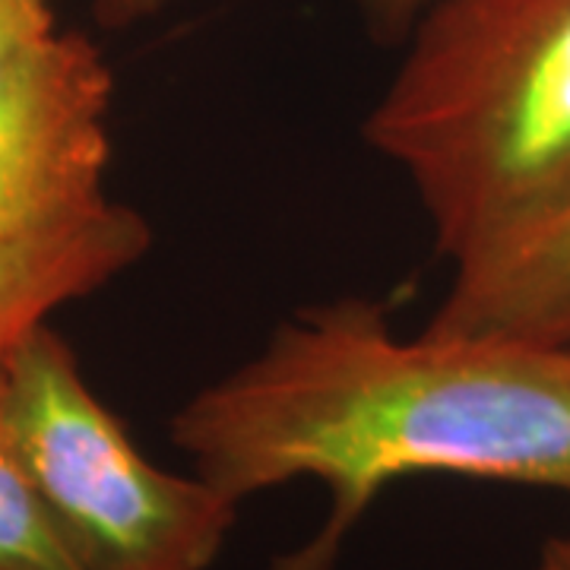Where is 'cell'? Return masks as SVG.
Masks as SVG:
<instances>
[{
  "mask_svg": "<svg viewBox=\"0 0 570 570\" xmlns=\"http://www.w3.org/2000/svg\"><path fill=\"white\" fill-rule=\"evenodd\" d=\"M168 438L238 504L311 479L321 530L273 570H333L371 504L409 475H469L570 494V352L501 336H396L387 307L340 298L288 317L197 390Z\"/></svg>",
  "mask_w": 570,
  "mask_h": 570,
  "instance_id": "6da1fadb",
  "label": "cell"
},
{
  "mask_svg": "<svg viewBox=\"0 0 570 570\" xmlns=\"http://www.w3.org/2000/svg\"><path fill=\"white\" fill-rule=\"evenodd\" d=\"M365 140L466 264L570 206V0H428Z\"/></svg>",
  "mask_w": 570,
  "mask_h": 570,
  "instance_id": "7a4b0ae2",
  "label": "cell"
},
{
  "mask_svg": "<svg viewBox=\"0 0 570 570\" xmlns=\"http://www.w3.org/2000/svg\"><path fill=\"white\" fill-rule=\"evenodd\" d=\"M0 384L13 450L82 570L216 564L242 504L146 460L55 326H32L3 355Z\"/></svg>",
  "mask_w": 570,
  "mask_h": 570,
  "instance_id": "3957f363",
  "label": "cell"
},
{
  "mask_svg": "<svg viewBox=\"0 0 570 570\" xmlns=\"http://www.w3.org/2000/svg\"><path fill=\"white\" fill-rule=\"evenodd\" d=\"M111 70L82 32L0 92V245L108 200Z\"/></svg>",
  "mask_w": 570,
  "mask_h": 570,
  "instance_id": "277c9868",
  "label": "cell"
},
{
  "mask_svg": "<svg viewBox=\"0 0 570 570\" xmlns=\"http://www.w3.org/2000/svg\"><path fill=\"white\" fill-rule=\"evenodd\" d=\"M428 326L570 346V206L453 266L448 295Z\"/></svg>",
  "mask_w": 570,
  "mask_h": 570,
  "instance_id": "5b68a950",
  "label": "cell"
},
{
  "mask_svg": "<svg viewBox=\"0 0 570 570\" xmlns=\"http://www.w3.org/2000/svg\"><path fill=\"white\" fill-rule=\"evenodd\" d=\"M149 245V223L111 197L70 223L0 245V358L58 307L140 264Z\"/></svg>",
  "mask_w": 570,
  "mask_h": 570,
  "instance_id": "8992f818",
  "label": "cell"
},
{
  "mask_svg": "<svg viewBox=\"0 0 570 570\" xmlns=\"http://www.w3.org/2000/svg\"><path fill=\"white\" fill-rule=\"evenodd\" d=\"M0 570H82L13 450L3 419V384H0Z\"/></svg>",
  "mask_w": 570,
  "mask_h": 570,
  "instance_id": "52a82bcc",
  "label": "cell"
},
{
  "mask_svg": "<svg viewBox=\"0 0 570 570\" xmlns=\"http://www.w3.org/2000/svg\"><path fill=\"white\" fill-rule=\"evenodd\" d=\"M63 32L55 0H0V92L39 67Z\"/></svg>",
  "mask_w": 570,
  "mask_h": 570,
  "instance_id": "ba28073f",
  "label": "cell"
},
{
  "mask_svg": "<svg viewBox=\"0 0 570 570\" xmlns=\"http://www.w3.org/2000/svg\"><path fill=\"white\" fill-rule=\"evenodd\" d=\"M428 0H362L371 36L384 45L403 41Z\"/></svg>",
  "mask_w": 570,
  "mask_h": 570,
  "instance_id": "9c48e42d",
  "label": "cell"
},
{
  "mask_svg": "<svg viewBox=\"0 0 570 570\" xmlns=\"http://www.w3.org/2000/svg\"><path fill=\"white\" fill-rule=\"evenodd\" d=\"M175 0H92V13L102 29L124 32L134 29L140 22L156 20L165 7H171Z\"/></svg>",
  "mask_w": 570,
  "mask_h": 570,
  "instance_id": "30bf717a",
  "label": "cell"
},
{
  "mask_svg": "<svg viewBox=\"0 0 570 570\" xmlns=\"http://www.w3.org/2000/svg\"><path fill=\"white\" fill-rule=\"evenodd\" d=\"M532 570H570V532L568 535H554V539H549V542L542 546V551H539Z\"/></svg>",
  "mask_w": 570,
  "mask_h": 570,
  "instance_id": "8fae6325",
  "label": "cell"
},
{
  "mask_svg": "<svg viewBox=\"0 0 570 570\" xmlns=\"http://www.w3.org/2000/svg\"><path fill=\"white\" fill-rule=\"evenodd\" d=\"M564 348H568V352H570V346H564Z\"/></svg>",
  "mask_w": 570,
  "mask_h": 570,
  "instance_id": "7c38bea8",
  "label": "cell"
}]
</instances>
